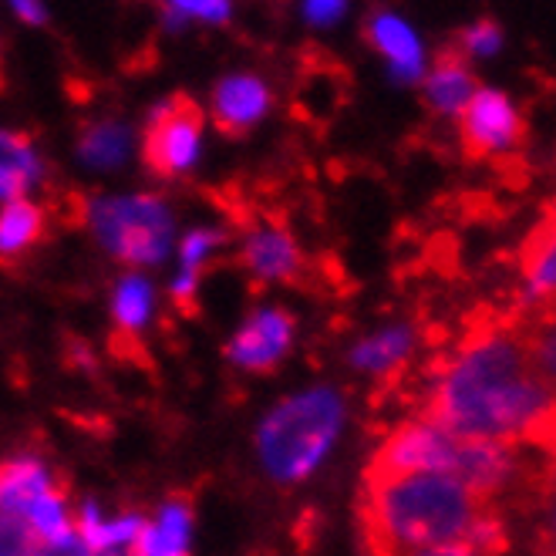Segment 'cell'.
<instances>
[{
  "mask_svg": "<svg viewBox=\"0 0 556 556\" xmlns=\"http://www.w3.org/2000/svg\"><path fill=\"white\" fill-rule=\"evenodd\" d=\"M459 118H463V132H459L463 149L472 159L503 155V152H513L522 142L519 112L513 109V102L503 91L479 88Z\"/></svg>",
  "mask_w": 556,
  "mask_h": 556,
  "instance_id": "obj_7",
  "label": "cell"
},
{
  "mask_svg": "<svg viewBox=\"0 0 556 556\" xmlns=\"http://www.w3.org/2000/svg\"><path fill=\"white\" fill-rule=\"evenodd\" d=\"M516 472V455L509 445H496V442H463L459 439V452H455V469L452 479L463 482L472 496L485 500L513 479Z\"/></svg>",
  "mask_w": 556,
  "mask_h": 556,
  "instance_id": "obj_9",
  "label": "cell"
},
{
  "mask_svg": "<svg viewBox=\"0 0 556 556\" xmlns=\"http://www.w3.org/2000/svg\"><path fill=\"white\" fill-rule=\"evenodd\" d=\"M368 38L391 61V72L399 81H415L421 75V45L405 21L395 14H375L368 24Z\"/></svg>",
  "mask_w": 556,
  "mask_h": 556,
  "instance_id": "obj_14",
  "label": "cell"
},
{
  "mask_svg": "<svg viewBox=\"0 0 556 556\" xmlns=\"http://www.w3.org/2000/svg\"><path fill=\"white\" fill-rule=\"evenodd\" d=\"M267 105H270V91L253 75H230L213 91V118L219 125V132L226 136H243L253 122L267 115Z\"/></svg>",
  "mask_w": 556,
  "mask_h": 556,
  "instance_id": "obj_10",
  "label": "cell"
},
{
  "mask_svg": "<svg viewBox=\"0 0 556 556\" xmlns=\"http://www.w3.org/2000/svg\"><path fill=\"white\" fill-rule=\"evenodd\" d=\"M553 223L546 216V223H540L530 233V240L522 243V277L530 283V293L536 301L549 298L553 293Z\"/></svg>",
  "mask_w": 556,
  "mask_h": 556,
  "instance_id": "obj_19",
  "label": "cell"
},
{
  "mask_svg": "<svg viewBox=\"0 0 556 556\" xmlns=\"http://www.w3.org/2000/svg\"><path fill=\"white\" fill-rule=\"evenodd\" d=\"M223 233H213V230H195L182 240V274H200L203 260L213 247H219Z\"/></svg>",
  "mask_w": 556,
  "mask_h": 556,
  "instance_id": "obj_23",
  "label": "cell"
},
{
  "mask_svg": "<svg viewBox=\"0 0 556 556\" xmlns=\"http://www.w3.org/2000/svg\"><path fill=\"white\" fill-rule=\"evenodd\" d=\"M0 556H45V543L21 516L0 513Z\"/></svg>",
  "mask_w": 556,
  "mask_h": 556,
  "instance_id": "obj_22",
  "label": "cell"
},
{
  "mask_svg": "<svg viewBox=\"0 0 556 556\" xmlns=\"http://www.w3.org/2000/svg\"><path fill=\"white\" fill-rule=\"evenodd\" d=\"M412 344H415V334L408 331V327H388V331L368 338L365 344H357L351 362L362 371H391L395 365L405 362Z\"/></svg>",
  "mask_w": 556,
  "mask_h": 556,
  "instance_id": "obj_18",
  "label": "cell"
},
{
  "mask_svg": "<svg viewBox=\"0 0 556 556\" xmlns=\"http://www.w3.org/2000/svg\"><path fill=\"white\" fill-rule=\"evenodd\" d=\"M455 452L459 439H452L432 421H408L402 429L388 435V442L378 448L368 472L371 476H415V472H435L448 476L455 469Z\"/></svg>",
  "mask_w": 556,
  "mask_h": 556,
  "instance_id": "obj_6",
  "label": "cell"
},
{
  "mask_svg": "<svg viewBox=\"0 0 556 556\" xmlns=\"http://www.w3.org/2000/svg\"><path fill=\"white\" fill-rule=\"evenodd\" d=\"M173 24L179 17H200V21H226L230 17V4H206V0H182V4L169 8Z\"/></svg>",
  "mask_w": 556,
  "mask_h": 556,
  "instance_id": "obj_25",
  "label": "cell"
},
{
  "mask_svg": "<svg viewBox=\"0 0 556 556\" xmlns=\"http://www.w3.org/2000/svg\"><path fill=\"white\" fill-rule=\"evenodd\" d=\"M45 233V216L30 200H14L0 213V264H14Z\"/></svg>",
  "mask_w": 556,
  "mask_h": 556,
  "instance_id": "obj_17",
  "label": "cell"
},
{
  "mask_svg": "<svg viewBox=\"0 0 556 556\" xmlns=\"http://www.w3.org/2000/svg\"><path fill=\"white\" fill-rule=\"evenodd\" d=\"M192 509L182 500H169L155 522H142L132 543V556H186Z\"/></svg>",
  "mask_w": 556,
  "mask_h": 556,
  "instance_id": "obj_13",
  "label": "cell"
},
{
  "mask_svg": "<svg viewBox=\"0 0 556 556\" xmlns=\"http://www.w3.org/2000/svg\"><path fill=\"white\" fill-rule=\"evenodd\" d=\"M152 314V290L142 277H125L115 290V317L125 334H136Z\"/></svg>",
  "mask_w": 556,
  "mask_h": 556,
  "instance_id": "obj_21",
  "label": "cell"
},
{
  "mask_svg": "<svg viewBox=\"0 0 556 556\" xmlns=\"http://www.w3.org/2000/svg\"><path fill=\"white\" fill-rule=\"evenodd\" d=\"M48 489H54V479L41 463L35 459L4 463L0 466V513L24 519V513L35 506V500H41Z\"/></svg>",
  "mask_w": 556,
  "mask_h": 556,
  "instance_id": "obj_15",
  "label": "cell"
},
{
  "mask_svg": "<svg viewBox=\"0 0 556 556\" xmlns=\"http://www.w3.org/2000/svg\"><path fill=\"white\" fill-rule=\"evenodd\" d=\"M200 132H203V112L186 94L169 98L159 105L149 118L146 139H142V159L155 176H179L186 173L195 152H200Z\"/></svg>",
  "mask_w": 556,
  "mask_h": 556,
  "instance_id": "obj_5",
  "label": "cell"
},
{
  "mask_svg": "<svg viewBox=\"0 0 556 556\" xmlns=\"http://www.w3.org/2000/svg\"><path fill=\"white\" fill-rule=\"evenodd\" d=\"M243 264L256 280H298L304 253L283 226H260L243 243Z\"/></svg>",
  "mask_w": 556,
  "mask_h": 556,
  "instance_id": "obj_11",
  "label": "cell"
},
{
  "mask_svg": "<svg viewBox=\"0 0 556 556\" xmlns=\"http://www.w3.org/2000/svg\"><path fill=\"white\" fill-rule=\"evenodd\" d=\"M91 233L125 264H155L166 256L173 216L159 195H112L88 210Z\"/></svg>",
  "mask_w": 556,
  "mask_h": 556,
  "instance_id": "obj_4",
  "label": "cell"
},
{
  "mask_svg": "<svg viewBox=\"0 0 556 556\" xmlns=\"http://www.w3.org/2000/svg\"><path fill=\"white\" fill-rule=\"evenodd\" d=\"M425 421L463 442H553V391L543 375V341L516 320H479L435 368Z\"/></svg>",
  "mask_w": 556,
  "mask_h": 556,
  "instance_id": "obj_1",
  "label": "cell"
},
{
  "mask_svg": "<svg viewBox=\"0 0 556 556\" xmlns=\"http://www.w3.org/2000/svg\"><path fill=\"white\" fill-rule=\"evenodd\" d=\"M344 421L341 395L331 388H314L304 395L280 402L260 425V459L280 482H298L314 472V466L334 445Z\"/></svg>",
  "mask_w": 556,
  "mask_h": 556,
  "instance_id": "obj_3",
  "label": "cell"
},
{
  "mask_svg": "<svg viewBox=\"0 0 556 556\" xmlns=\"http://www.w3.org/2000/svg\"><path fill=\"white\" fill-rule=\"evenodd\" d=\"M41 179V159L30 146L27 136L21 132H4L0 128V200H21V192H27Z\"/></svg>",
  "mask_w": 556,
  "mask_h": 556,
  "instance_id": "obj_16",
  "label": "cell"
},
{
  "mask_svg": "<svg viewBox=\"0 0 556 556\" xmlns=\"http://www.w3.org/2000/svg\"><path fill=\"white\" fill-rule=\"evenodd\" d=\"M128 152V132L122 125H91L81 136V159L88 166L109 169L118 166Z\"/></svg>",
  "mask_w": 556,
  "mask_h": 556,
  "instance_id": "obj_20",
  "label": "cell"
},
{
  "mask_svg": "<svg viewBox=\"0 0 556 556\" xmlns=\"http://www.w3.org/2000/svg\"><path fill=\"white\" fill-rule=\"evenodd\" d=\"M14 11L24 17V21H30V24H45V8L41 4H24V0H21V4H14Z\"/></svg>",
  "mask_w": 556,
  "mask_h": 556,
  "instance_id": "obj_28",
  "label": "cell"
},
{
  "mask_svg": "<svg viewBox=\"0 0 556 556\" xmlns=\"http://www.w3.org/2000/svg\"><path fill=\"white\" fill-rule=\"evenodd\" d=\"M476 91H479V85H476V75L469 72L466 54L463 51H442L429 81H425L429 105L442 115H463Z\"/></svg>",
  "mask_w": 556,
  "mask_h": 556,
  "instance_id": "obj_12",
  "label": "cell"
},
{
  "mask_svg": "<svg viewBox=\"0 0 556 556\" xmlns=\"http://www.w3.org/2000/svg\"><path fill=\"white\" fill-rule=\"evenodd\" d=\"M412 556H489L469 543H448V546H435V549H421V553H412Z\"/></svg>",
  "mask_w": 556,
  "mask_h": 556,
  "instance_id": "obj_27",
  "label": "cell"
},
{
  "mask_svg": "<svg viewBox=\"0 0 556 556\" xmlns=\"http://www.w3.org/2000/svg\"><path fill=\"white\" fill-rule=\"evenodd\" d=\"M503 45V30L493 21H479L463 35V54H496Z\"/></svg>",
  "mask_w": 556,
  "mask_h": 556,
  "instance_id": "obj_24",
  "label": "cell"
},
{
  "mask_svg": "<svg viewBox=\"0 0 556 556\" xmlns=\"http://www.w3.org/2000/svg\"><path fill=\"white\" fill-rule=\"evenodd\" d=\"M290 341H293V320L283 311H260L253 320L240 327V334L230 341L226 354H230V362H237L240 368L267 371L270 365L280 362Z\"/></svg>",
  "mask_w": 556,
  "mask_h": 556,
  "instance_id": "obj_8",
  "label": "cell"
},
{
  "mask_svg": "<svg viewBox=\"0 0 556 556\" xmlns=\"http://www.w3.org/2000/svg\"><path fill=\"white\" fill-rule=\"evenodd\" d=\"M344 11V4H304V17L311 24H334Z\"/></svg>",
  "mask_w": 556,
  "mask_h": 556,
  "instance_id": "obj_26",
  "label": "cell"
},
{
  "mask_svg": "<svg viewBox=\"0 0 556 556\" xmlns=\"http://www.w3.org/2000/svg\"><path fill=\"white\" fill-rule=\"evenodd\" d=\"M362 530L368 556H412L448 543H466L489 516V503L463 482L435 472L371 476L365 472Z\"/></svg>",
  "mask_w": 556,
  "mask_h": 556,
  "instance_id": "obj_2",
  "label": "cell"
}]
</instances>
